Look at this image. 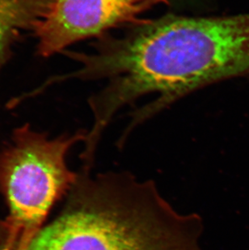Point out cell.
Instances as JSON below:
<instances>
[{
    "instance_id": "4",
    "label": "cell",
    "mask_w": 249,
    "mask_h": 250,
    "mask_svg": "<svg viewBox=\"0 0 249 250\" xmlns=\"http://www.w3.org/2000/svg\"><path fill=\"white\" fill-rule=\"evenodd\" d=\"M168 3L169 0H53L33 31L37 53L50 58L113 28L141 24L145 12Z\"/></svg>"
},
{
    "instance_id": "2",
    "label": "cell",
    "mask_w": 249,
    "mask_h": 250,
    "mask_svg": "<svg viewBox=\"0 0 249 250\" xmlns=\"http://www.w3.org/2000/svg\"><path fill=\"white\" fill-rule=\"evenodd\" d=\"M66 198L21 250H207L202 217L176 210L152 180L81 170Z\"/></svg>"
},
{
    "instance_id": "5",
    "label": "cell",
    "mask_w": 249,
    "mask_h": 250,
    "mask_svg": "<svg viewBox=\"0 0 249 250\" xmlns=\"http://www.w3.org/2000/svg\"><path fill=\"white\" fill-rule=\"evenodd\" d=\"M53 0H0V73L24 33H33Z\"/></svg>"
},
{
    "instance_id": "1",
    "label": "cell",
    "mask_w": 249,
    "mask_h": 250,
    "mask_svg": "<svg viewBox=\"0 0 249 250\" xmlns=\"http://www.w3.org/2000/svg\"><path fill=\"white\" fill-rule=\"evenodd\" d=\"M93 45L89 53L63 52L80 68L55 81L105 80L88 102L93 124L85 146L97 151L117 113L142 97H155L134 114L120 144L135 126L191 92L249 75V13L146 19Z\"/></svg>"
},
{
    "instance_id": "3",
    "label": "cell",
    "mask_w": 249,
    "mask_h": 250,
    "mask_svg": "<svg viewBox=\"0 0 249 250\" xmlns=\"http://www.w3.org/2000/svg\"><path fill=\"white\" fill-rule=\"evenodd\" d=\"M87 130L51 139L25 124L15 129L0 151V192L8 215L0 220V250H21L42 228L52 208L78 178L67 166L69 151Z\"/></svg>"
}]
</instances>
